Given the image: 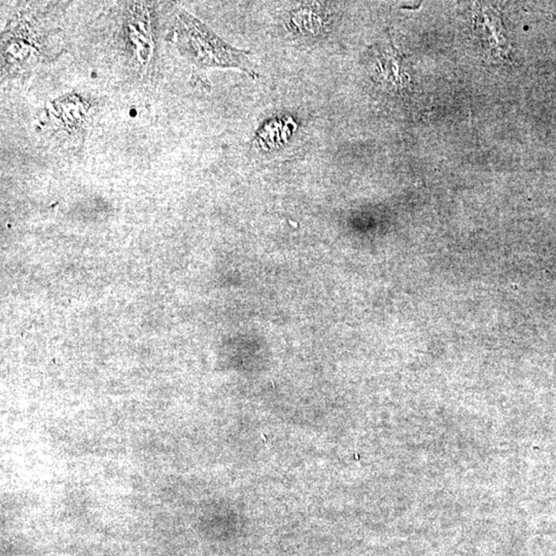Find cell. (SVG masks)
<instances>
[{
	"label": "cell",
	"instance_id": "6da1fadb",
	"mask_svg": "<svg viewBox=\"0 0 556 556\" xmlns=\"http://www.w3.org/2000/svg\"><path fill=\"white\" fill-rule=\"evenodd\" d=\"M185 51L200 66H233L256 78L245 53L231 48L188 14L181 16Z\"/></svg>",
	"mask_w": 556,
	"mask_h": 556
},
{
	"label": "cell",
	"instance_id": "7a4b0ae2",
	"mask_svg": "<svg viewBox=\"0 0 556 556\" xmlns=\"http://www.w3.org/2000/svg\"><path fill=\"white\" fill-rule=\"evenodd\" d=\"M326 16L318 8L308 6L296 10L291 16L290 28L293 33L303 36H316L322 32L326 25Z\"/></svg>",
	"mask_w": 556,
	"mask_h": 556
},
{
	"label": "cell",
	"instance_id": "3957f363",
	"mask_svg": "<svg viewBox=\"0 0 556 556\" xmlns=\"http://www.w3.org/2000/svg\"><path fill=\"white\" fill-rule=\"evenodd\" d=\"M382 54L379 58L380 67L386 70L380 72L384 80L393 85H404V74H402V65L400 64L401 60L398 59L393 53L382 52Z\"/></svg>",
	"mask_w": 556,
	"mask_h": 556
}]
</instances>
